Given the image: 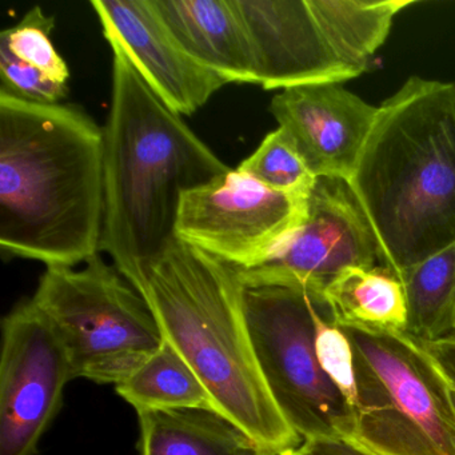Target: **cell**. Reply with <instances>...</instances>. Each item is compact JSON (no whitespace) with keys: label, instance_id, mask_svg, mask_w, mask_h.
Segmentation results:
<instances>
[{"label":"cell","instance_id":"cell-20","mask_svg":"<svg viewBox=\"0 0 455 455\" xmlns=\"http://www.w3.org/2000/svg\"><path fill=\"white\" fill-rule=\"evenodd\" d=\"M54 28V18L47 17L41 7H34L17 26L2 31L0 44L52 81L68 84L70 71L50 39Z\"/></svg>","mask_w":455,"mask_h":455},{"label":"cell","instance_id":"cell-22","mask_svg":"<svg viewBox=\"0 0 455 455\" xmlns=\"http://www.w3.org/2000/svg\"><path fill=\"white\" fill-rule=\"evenodd\" d=\"M0 92L28 102L57 105L68 97V87L18 60L4 44H0Z\"/></svg>","mask_w":455,"mask_h":455},{"label":"cell","instance_id":"cell-10","mask_svg":"<svg viewBox=\"0 0 455 455\" xmlns=\"http://www.w3.org/2000/svg\"><path fill=\"white\" fill-rule=\"evenodd\" d=\"M382 265L379 242L347 180L316 178L300 228L262 265L238 271L242 283H278L323 295L348 267Z\"/></svg>","mask_w":455,"mask_h":455},{"label":"cell","instance_id":"cell-3","mask_svg":"<svg viewBox=\"0 0 455 455\" xmlns=\"http://www.w3.org/2000/svg\"><path fill=\"white\" fill-rule=\"evenodd\" d=\"M348 185L380 267L398 274L455 243V84L407 79L380 106Z\"/></svg>","mask_w":455,"mask_h":455},{"label":"cell","instance_id":"cell-16","mask_svg":"<svg viewBox=\"0 0 455 455\" xmlns=\"http://www.w3.org/2000/svg\"><path fill=\"white\" fill-rule=\"evenodd\" d=\"M323 298L342 329L406 331L403 284L387 268H346L327 284Z\"/></svg>","mask_w":455,"mask_h":455},{"label":"cell","instance_id":"cell-4","mask_svg":"<svg viewBox=\"0 0 455 455\" xmlns=\"http://www.w3.org/2000/svg\"><path fill=\"white\" fill-rule=\"evenodd\" d=\"M135 290L150 306L164 340L193 367L218 412L265 449L302 444L258 366L235 267L174 238Z\"/></svg>","mask_w":455,"mask_h":455},{"label":"cell","instance_id":"cell-5","mask_svg":"<svg viewBox=\"0 0 455 455\" xmlns=\"http://www.w3.org/2000/svg\"><path fill=\"white\" fill-rule=\"evenodd\" d=\"M410 0H234L265 90L340 84L369 68Z\"/></svg>","mask_w":455,"mask_h":455},{"label":"cell","instance_id":"cell-2","mask_svg":"<svg viewBox=\"0 0 455 455\" xmlns=\"http://www.w3.org/2000/svg\"><path fill=\"white\" fill-rule=\"evenodd\" d=\"M110 46L100 251L135 289L175 238L183 194L231 169L150 89L121 47Z\"/></svg>","mask_w":455,"mask_h":455},{"label":"cell","instance_id":"cell-27","mask_svg":"<svg viewBox=\"0 0 455 455\" xmlns=\"http://www.w3.org/2000/svg\"><path fill=\"white\" fill-rule=\"evenodd\" d=\"M454 403H455V395H454Z\"/></svg>","mask_w":455,"mask_h":455},{"label":"cell","instance_id":"cell-9","mask_svg":"<svg viewBox=\"0 0 455 455\" xmlns=\"http://www.w3.org/2000/svg\"><path fill=\"white\" fill-rule=\"evenodd\" d=\"M307 199L266 188L241 170L183 194L175 238L241 270L262 265L302 225Z\"/></svg>","mask_w":455,"mask_h":455},{"label":"cell","instance_id":"cell-21","mask_svg":"<svg viewBox=\"0 0 455 455\" xmlns=\"http://www.w3.org/2000/svg\"><path fill=\"white\" fill-rule=\"evenodd\" d=\"M315 351L321 369L351 407H355L354 353L343 329L332 321L326 300L315 314Z\"/></svg>","mask_w":455,"mask_h":455},{"label":"cell","instance_id":"cell-18","mask_svg":"<svg viewBox=\"0 0 455 455\" xmlns=\"http://www.w3.org/2000/svg\"><path fill=\"white\" fill-rule=\"evenodd\" d=\"M116 393L143 410L214 409L212 396L188 362L164 340L162 347L140 364Z\"/></svg>","mask_w":455,"mask_h":455},{"label":"cell","instance_id":"cell-13","mask_svg":"<svg viewBox=\"0 0 455 455\" xmlns=\"http://www.w3.org/2000/svg\"><path fill=\"white\" fill-rule=\"evenodd\" d=\"M108 44L129 58L150 89L180 116H193L225 86L175 44L150 0H92Z\"/></svg>","mask_w":455,"mask_h":455},{"label":"cell","instance_id":"cell-25","mask_svg":"<svg viewBox=\"0 0 455 455\" xmlns=\"http://www.w3.org/2000/svg\"><path fill=\"white\" fill-rule=\"evenodd\" d=\"M295 450L297 449H290V450H266L262 455H295Z\"/></svg>","mask_w":455,"mask_h":455},{"label":"cell","instance_id":"cell-7","mask_svg":"<svg viewBox=\"0 0 455 455\" xmlns=\"http://www.w3.org/2000/svg\"><path fill=\"white\" fill-rule=\"evenodd\" d=\"M60 338L73 379L119 385L164 343L145 298L100 254L86 267H47L33 297Z\"/></svg>","mask_w":455,"mask_h":455},{"label":"cell","instance_id":"cell-24","mask_svg":"<svg viewBox=\"0 0 455 455\" xmlns=\"http://www.w3.org/2000/svg\"><path fill=\"white\" fill-rule=\"evenodd\" d=\"M297 455H375L364 451L348 441L335 439V441L302 442L297 449Z\"/></svg>","mask_w":455,"mask_h":455},{"label":"cell","instance_id":"cell-8","mask_svg":"<svg viewBox=\"0 0 455 455\" xmlns=\"http://www.w3.org/2000/svg\"><path fill=\"white\" fill-rule=\"evenodd\" d=\"M323 302V295L303 287L242 283L258 366L276 407L302 442L348 441L355 422L353 407L316 358L315 314Z\"/></svg>","mask_w":455,"mask_h":455},{"label":"cell","instance_id":"cell-1","mask_svg":"<svg viewBox=\"0 0 455 455\" xmlns=\"http://www.w3.org/2000/svg\"><path fill=\"white\" fill-rule=\"evenodd\" d=\"M103 130L76 106L0 92V249L47 267L100 254Z\"/></svg>","mask_w":455,"mask_h":455},{"label":"cell","instance_id":"cell-23","mask_svg":"<svg viewBox=\"0 0 455 455\" xmlns=\"http://www.w3.org/2000/svg\"><path fill=\"white\" fill-rule=\"evenodd\" d=\"M455 395V334L434 342H420Z\"/></svg>","mask_w":455,"mask_h":455},{"label":"cell","instance_id":"cell-17","mask_svg":"<svg viewBox=\"0 0 455 455\" xmlns=\"http://www.w3.org/2000/svg\"><path fill=\"white\" fill-rule=\"evenodd\" d=\"M395 275L406 294V332L420 342L454 335L455 243Z\"/></svg>","mask_w":455,"mask_h":455},{"label":"cell","instance_id":"cell-26","mask_svg":"<svg viewBox=\"0 0 455 455\" xmlns=\"http://www.w3.org/2000/svg\"><path fill=\"white\" fill-rule=\"evenodd\" d=\"M295 455H297V450H295Z\"/></svg>","mask_w":455,"mask_h":455},{"label":"cell","instance_id":"cell-6","mask_svg":"<svg viewBox=\"0 0 455 455\" xmlns=\"http://www.w3.org/2000/svg\"><path fill=\"white\" fill-rule=\"evenodd\" d=\"M343 331L356 388L348 442L375 455H455L454 394L420 340L406 331Z\"/></svg>","mask_w":455,"mask_h":455},{"label":"cell","instance_id":"cell-19","mask_svg":"<svg viewBox=\"0 0 455 455\" xmlns=\"http://www.w3.org/2000/svg\"><path fill=\"white\" fill-rule=\"evenodd\" d=\"M238 169L266 188L294 198L307 199L316 182L286 132L279 127Z\"/></svg>","mask_w":455,"mask_h":455},{"label":"cell","instance_id":"cell-11","mask_svg":"<svg viewBox=\"0 0 455 455\" xmlns=\"http://www.w3.org/2000/svg\"><path fill=\"white\" fill-rule=\"evenodd\" d=\"M73 380L68 354L33 300L4 321L0 455H34Z\"/></svg>","mask_w":455,"mask_h":455},{"label":"cell","instance_id":"cell-12","mask_svg":"<svg viewBox=\"0 0 455 455\" xmlns=\"http://www.w3.org/2000/svg\"><path fill=\"white\" fill-rule=\"evenodd\" d=\"M379 108L339 84H306L275 95L270 113L315 178L350 180Z\"/></svg>","mask_w":455,"mask_h":455},{"label":"cell","instance_id":"cell-15","mask_svg":"<svg viewBox=\"0 0 455 455\" xmlns=\"http://www.w3.org/2000/svg\"><path fill=\"white\" fill-rule=\"evenodd\" d=\"M143 455H262L239 426L212 409L138 411Z\"/></svg>","mask_w":455,"mask_h":455},{"label":"cell","instance_id":"cell-14","mask_svg":"<svg viewBox=\"0 0 455 455\" xmlns=\"http://www.w3.org/2000/svg\"><path fill=\"white\" fill-rule=\"evenodd\" d=\"M188 58L226 81L257 84L251 44L234 0H150Z\"/></svg>","mask_w":455,"mask_h":455}]
</instances>
